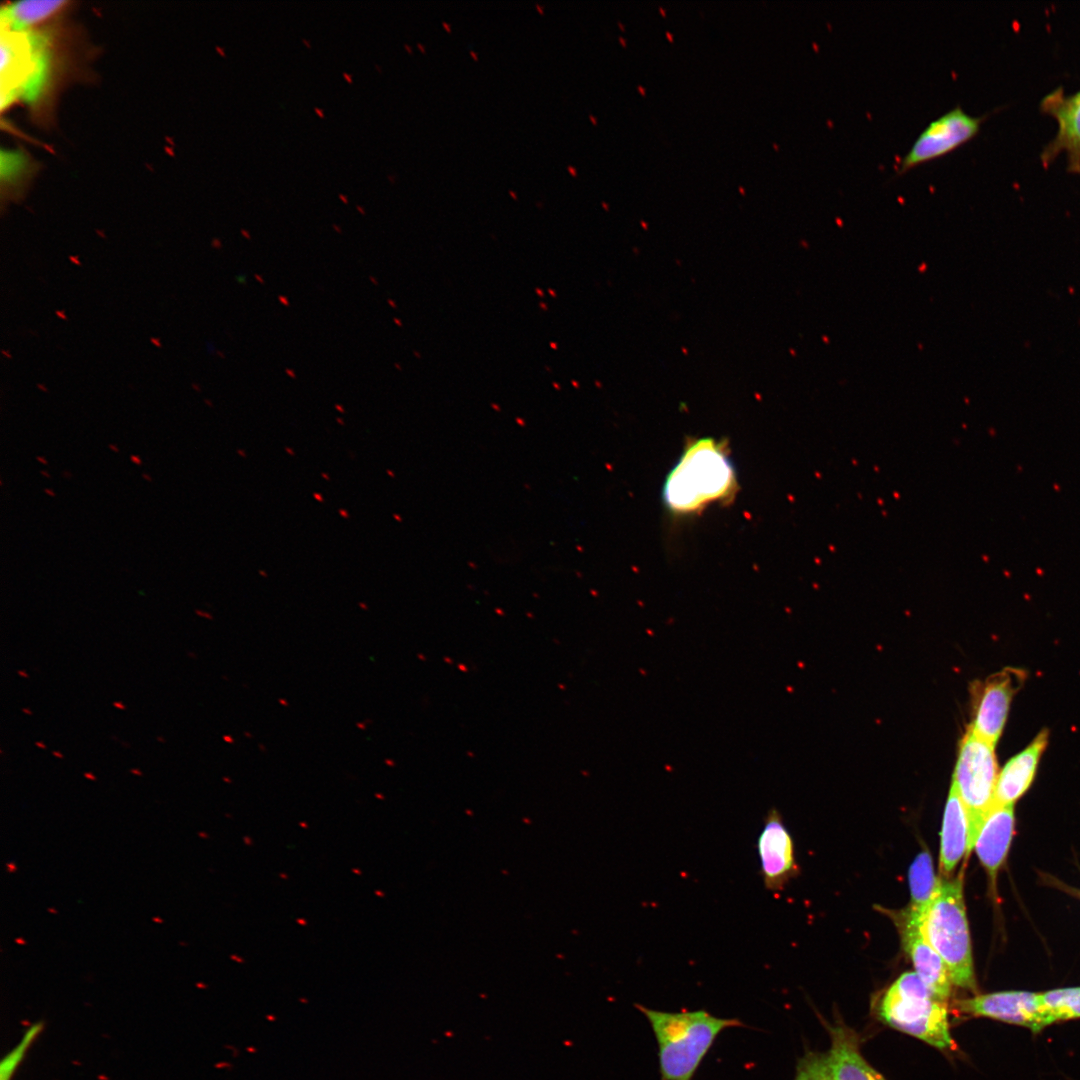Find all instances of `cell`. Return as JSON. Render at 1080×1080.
Wrapping results in <instances>:
<instances>
[{
    "label": "cell",
    "instance_id": "obj_1",
    "mask_svg": "<svg viewBox=\"0 0 1080 1080\" xmlns=\"http://www.w3.org/2000/svg\"><path fill=\"white\" fill-rule=\"evenodd\" d=\"M736 488V472L725 443L705 437L684 449L666 477L662 496L671 512L690 514L728 500Z\"/></svg>",
    "mask_w": 1080,
    "mask_h": 1080
},
{
    "label": "cell",
    "instance_id": "obj_2",
    "mask_svg": "<svg viewBox=\"0 0 1080 1080\" xmlns=\"http://www.w3.org/2000/svg\"><path fill=\"white\" fill-rule=\"evenodd\" d=\"M636 1006L655 1034L662 1080H692L716 1036L726 1028L743 1026L737 1019L718 1018L705 1010L663 1012Z\"/></svg>",
    "mask_w": 1080,
    "mask_h": 1080
},
{
    "label": "cell",
    "instance_id": "obj_3",
    "mask_svg": "<svg viewBox=\"0 0 1080 1080\" xmlns=\"http://www.w3.org/2000/svg\"><path fill=\"white\" fill-rule=\"evenodd\" d=\"M920 928L927 942L944 961L952 984L975 991L977 985L962 874L953 880H939Z\"/></svg>",
    "mask_w": 1080,
    "mask_h": 1080
},
{
    "label": "cell",
    "instance_id": "obj_4",
    "mask_svg": "<svg viewBox=\"0 0 1080 1080\" xmlns=\"http://www.w3.org/2000/svg\"><path fill=\"white\" fill-rule=\"evenodd\" d=\"M879 1015L889 1026L938 1049H951L946 1001L938 998L916 972L902 974L884 993Z\"/></svg>",
    "mask_w": 1080,
    "mask_h": 1080
},
{
    "label": "cell",
    "instance_id": "obj_5",
    "mask_svg": "<svg viewBox=\"0 0 1080 1080\" xmlns=\"http://www.w3.org/2000/svg\"><path fill=\"white\" fill-rule=\"evenodd\" d=\"M998 765L994 745L969 728L961 740L952 785L961 798L969 823V856L978 833L995 802Z\"/></svg>",
    "mask_w": 1080,
    "mask_h": 1080
},
{
    "label": "cell",
    "instance_id": "obj_6",
    "mask_svg": "<svg viewBox=\"0 0 1080 1080\" xmlns=\"http://www.w3.org/2000/svg\"><path fill=\"white\" fill-rule=\"evenodd\" d=\"M47 37L34 31L1 28V107L18 97L34 101L49 71Z\"/></svg>",
    "mask_w": 1080,
    "mask_h": 1080
},
{
    "label": "cell",
    "instance_id": "obj_7",
    "mask_svg": "<svg viewBox=\"0 0 1080 1080\" xmlns=\"http://www.w3.org/2000/svg\"><path fill=\"white\" fill-rule=\"evenodd\" d=\"M983 119L956 105L923 129L901 159L896 174L945 155L969 141L978 133Z\"/></svg>",
    "mask_w": 1080,
    "mask_h": 1080
},
{
    "label": "cell",
    "instance_id": "obj_8",
    "mask_svg": "<svg viewBox=\"0 0 1080 1080\" xmlns=\"http://www.w3.org/2000/svg\"><path fill=\"white\" fill-rule=\"evenodd\" d=\"M1024 679L1023 671L1006 668L973 687V721L969 729L994 745L1004 728L1009 707Z\"/></svg>",
    "mask_w": 1080,
    "mask_h": 1080
},
{
    "label": "cell",
    "instance_id": "obj_9",
    "mask_svg": "<svg viewBox=\"0 0 1080 1080\" xmlns=\"http://www.w3.org/2000/svg\"><path fill=\"white\" fill-rule=\"evenodd\" d=\"M955 1005L961 1013L1025 1026L1034 1032L1052 1024L1040 1004L1039 993L995 992L958 1000Z\"/></svg>",
    "mask_w": 1080,
    "mask_h": 1080
},
{
    "label": "cell",
    "instance_id": "obj_10",
    "mask_svg": "<svg viewBox=\"0 0 1080 1080\" xmlns=\"http://www.w3.org/2000/svg\"><path fill=\"white\" fill-rule=\"evenodd\" d=\"M1041 110L1052 116L1058 126L1055 137L1045 146L1041 160L1049 165L1064 153L1068 169L1080 172V91L1067 95L1062 88L1055 89L1041 101Z\"/></svg>",
    "mask_w": 1080,
    "mask_h": 1080
},
{
    "label": "cell",
    "instance_id": "obj_11",
    "mask_svg": "<svg viewBox=\"0 0 1080 1080\" xmlns=\"http://www.w3.org/2000/svg\"><path fill=\"white\" fill-rule=\"evenodd\" d=\"M757 851L766 889L779 891L797 874L792 838L776 809H771L765 818Z\"/></svg>",
    "mask_w": 1080,
    "mask_h": 1080
},
{
    "label": "cell",
    "instance_id": "obj_12",
    "mask_svg": "<svg viewBox=\"0 0 1080 1080\" xmlns=\"http://www.w3.org/2000/svg\"><path fill=\"white\" fill-rule=\"evenodd\" d=\"M920 923L905 912L902 915L900 929L904 949L912 960L916 974L938 998L947 1001L951 995L952 981L944 961L925 939Z\"/></svg>",
    "mask_w": 1080,
    "mask_h": 1080
},
{
    "label": "cell",
    "instance_id": "obj_13",
    "mask_svg": "<svg viewBox=\"0 0 1080 1080\" xmlns=\"http://www.w3.org/2000/svg\"><path fill=\"white\" fill-rule=\"evenodd\" d=\"M1014 827V805H994L976 838L977 856L993 882L1007 857Z\"/></svg>",
    "mask_w": 1080,
    "mask_h": 1080
},
{
    "label": "cell",
    "instance_id": "obj_14",
    "mask_svg": "<svg viewBox=\"0 0 1080 1080\" xmlns=\"http://www.w3.org/2000/svg\"><path fill=\"white\" fill-rule=\"evenodd\" d=\"M1047 743L1048 731L1044 729L1024 750L1005 764L998 774L994 805H1014L1027 791Z\"/></svg>",
    "mask_w": 1080,
    "mask_h": 1080
},
{
    "label": "cell",
    "instance_id": "obj_15",
    "mask_svg": "<svg viewBox=\"0 0 1080 1080\" xmlns=\"http://www.w3.org/2000/svg\"><path fill=\"white\" fill-rule=\"evenodd\" d=\"M969 823L964 804L951 785L946 802L940 847V872L949 876L963 856H967Z\"/></svg>",
    "mask_w": 1080,
    "mask_h": 1080
},
{
    "label": "cell",
    "instance_id": "obj_16",
    "mask_svg": "<svg viewBox=\"0 0 1080 1080\" xmlns=\"http://www.w3.org/2000/svg\"><path fill=\"white\" fill-rule=\"evenodd\" d=\"M831 1039L828 1057L835 1080H885L862 1057L852 1030L843 1025L833 1027Z\"/></svg>",
    "mask_w": 1080,
    "mask_h": 1080
},
{
    "label": "cell",
    "instance_id": "obj_17",
    "mask_svg": "<svg viewBox=\"0 0 1080 1080\" xmlns=\"http://www.w3.org/2000/svg\"><path fill=\"white\" fill-rule=\"evenodd\" d=\"M69 1L23 0L8 4L1 11V27L13 31H32L62 12Z\"/></svg>",
    "mask_w": 1080,
    "mask_h": 1080
},
{
    "label": "cell",
    "instance_id": "obj_18",
    "mask_svg": "<svg viewBox=\"0 0 1080 1080\" xmlns=\"http://www.w3.org/2000/svg\"><path fill=\"white\" fill-rule=\"evenodd\" d=\"M939 880L935 876L929 852L923 851L915 858L909 869L911 903L905 911L910 917L921 921L932 901Z\"/></svg>",
    "mask_w": 1080,
    "mask_h": 1080
},
{
    "label": "cell",
    "instance_id": "obj_19",
    "mask_svg": "<svg viewBox=\"0 0 1080 1080\" xmlns=\"http://www.w3.org/2000/svg\"><path fill=\"white\" fill-rule=\"evenodd\" d=\"M1039 1000L1052 1023L1080 1017V987L1039 993Z\"/></svg>",
    "mask_w": 1080,
    "mask_h": 1080
},
{
    "label": "cell",
    "instance_id": "obj_20",
    "mask_svg": "<svg viewBox=\"0 0 1080 1080\" xmlns=\"http://www.w3.org/2000/svg\"><path fill=\"white\" fill-rule=\"evenodd\" d=\"M43 1029L42 1022L33 1023L24 1032L20 1042L2 1059L0 1063V1080H11L18 1066L23 1061L30 1045L35 1041Z\"/></svg>",
    "mask_w": 1080,
    "mask_h": 1080
},
{
    "label": "cell",
    "instance_id": "obj_21",
    "mask_svg": "<svg viewBox=\"0 0 1080 1080\" xmlns=\"http://www.w3.org/2000/svg\"><path fill=\"white\" fill-rule=\"evenodd\" d=\"M795 1080H835L828 1053H809L801 1058Z\"/></svg>",
    "mask_w": 1080,
    "mask_h": 1080
},
{
    "label": "cell",
    "instance_id": "obj_22",
    "mask_svg": "<svg viewBox=\"0 0 1080 1080\" xmlns=\"http://www.w3.org/2000/svg\"><path fill=\"white\" fill-rule=\"evenodd\" d=\"M130 461L132 463L136 464L137 466L142 465V459H141V457L139 455H134V454L130 455Z\"/></svg>",
    "mask_w": 1080,
    "mask_h": 1080
},
{
    "label": "cell",
    "instance_id": "obj_23",
    "mask_svg": "<svg viewBox=\"0 0 1080 1080\" xmlns=\"http://www.w3.org/2000/svg\"><path fill=\"white\" fill-rule=\"evenodd\" d=\"M6 867L9 873H14L17 871V866L14 862H8L6 864Z\"/></svg>",
    "mask_w": 1080,
    "mask_h": 1080
},
{
    "label": "cell",
    "instance_id": "obj_24",
    "mask_svg": "<svg viewBox=\"0 0 1080 1080\" xmlns=\"http://www.w3.org/2000/svg\"><path fill=\"white\" fill-rule=\"evenodd\" d=\"M195 613H196V614H197L198 616H201V617H205V618H209V619H212V616H211L210 614H208V613H206V612H203V611H201V610L195 609Z\"/></svg>",
    "mask_w": 1080,
    "mask_h": 1080
},
{
    "label": "cell",
    "instance_id": "obj_25",
    "mask_svg": "<svg viewBox=\"0 0 1080 1080\" xmlns=\"http://www.w3.org/2000/svg\"><path fill=\"white\" fill-rule=\"evenodd\" d=\"M342 75H343V77L345 78V80H346V81H347L348 83H352V82H353V80H352V78H353V77H352V74H349V73H347V72H342Z\"/></svg>",
    "mask_w": 1080,
    "mask_h": 1080
},
{
    "label": "cell",
    "instance_id": "obj_26",
    "mask_svg": "<svg viewBox=\"0 0 1080 1080\" xmlns=\"http://www.w3.org/2000/svg\"><path fill=\"white\" fill-rule=\"evenodd\" d=\"M36 460L43 465H48V461L44 456H36Z\"/></svg>",
    "mask_w": 1080,
    "mask_h": 1080
},
{
    "label": "cell",
    "instance_id": "obj_27",
    "mask_svg": "<svg viewBox=\"0 0 1080 1080\" xmlns=\"http://www.w3.org/2000/svg\"><path fill=\"white\" fill-rule=\"evenodd\" d=\"M44 493L50 497L56 496V493L51 488H44Z\"/></svg>",
    "mask_w": 1080,
    "mask_h": 1080
},
{
    "label": "cell",
    "instance_id": "obj_28",
    "mask_svg": "<svg viewBox=\"0 0 1080 1080\" xmlns=\"http://www.w3.org/2000/svg\"><path fill=\"white\" fill-rule=\"evenodd\" d=\"M84 777L87 778V779L93 780V781H95L97 779L96 776L91 772H85Z\"/></svg>",
    "mask_w": 1080,
    "mask_h": 1080
},
{
    "label": "cell",
    "instance_id": "obj_29",
    "mask_svg": "<svg viewBox=\"0 0 1080 1080\" xmlns=\"http://www.w3.org/2000/svg\"><path fill=\"white\" fill-rule=\"evenodd\" d=\"M314 111H315V113H316V114H317L318 116H320L321 118H323V117L325 116V114H324V111H323V109H321V108H318V107H314Z\"/></svg>",
    "mask_w": 1080,
    "mask_h": 1080
},
{
    "label": "cell",
    "instance_id": "obj_30",
    "mask_svg": "<svg viewBox=\"0 0 1080 1080\" xmlns=\"http://www.w3.org/2000/svg\"><path fill=\"white\" fill-rule=\"evenodd\" d=\"M108 448H109V449H110L111 451L115 452V453H119V452H120V449H119V448H118V446H117V445H115V444H109V445H108Z\"/></svg>",
    "mask_w": 1080,
    "mask_h": 1080
},
{
    "label": "cell",
    "instance_id": "obj_31",
    "mask_svg": "<svg viewBox=\"0 0 1080 1080\" xmlns=\"http://www.w3.org/2000/svg\"><path fill=\"white\" fill-rule=\"evenodd\" d=\"M113 706H114V707H116V708H119V709H121V710H124V709H125V705H124V704H123L122 702H118V701H115V702L113 703Z\"/></svg>",
    "mask_w": 1080,
    "mask_h": 1080
},
{
    "label": "cell",
    "instance_id": "obj_32",
    "mask_svg": "<svg viewBox=\"0 0 1080 1080\" xmlns=\"http://www.w3.org/2000/svg\"><path fill=\"white\" fill-rule=\"evenodd\" d=\"M142 478L147 482H153V478L148 473H142Z\"/></svg>",
    "mask_w": 1080,
    "mask_h": 1080
},
{
    "label": "cell",
    "instance_id": "obj_33",
    "mask_svg": "<svg viewBox=\"0 0 1080 1080\" xmlns=\"http://www.w3.org/2000/svg\"><path fill=\"white\" fill-rule=\"evenodd\" d=\"M567 170L569 171V173H570V174H571L572 176H574V177H575V176H577V171H576V169H575L574 167H572V166H568V167H567Z\"/></svg>",
    "mask_w": 1080,
    "mask_h": 1080
},
{
    "label": "cell",
    "instance_id": "obj_34",
    "mask_svg": "<svg viewBox=\"0 0 1080 1080\" xmlns=\"http://www.w3.org/2000/svg\"><path fill=\"white\" fill-rule=\"evenodd\" d=\"M14 941H15V942H16L17 944H20V945H25V944H26V940H25L24 938H22V937H18V938H16V939H15Z\"/></svg>",
    "mask_w": 1080,
    "mask_h": 1080
},
{
    "label": "cell",
    "instance_id": "obj_35",
    "mask_svg": "<svg viewBox=\"0 0 1080 1080\" xmlns=\"http://www.w3.org/2000/svg\"><path fill=\"white\" fill-rule=\"evenodd\" d=\"M130 772H131L132 774H134V775H137V776H142V772H141V771H140L139 769H137V768H133V769H131V770H130Z\"/></svg>",
    "mask_w": 1080,
    "mask_h": 1080
},
{
    "label": "cell",
    "instance_id": "obj_36",
    "mask_svg": "<svg viewBox=\"0 0 1080 1080\" xmlns=\"http://www.w3.org/2000/svg\"><path fill=\"white\" fill-rule=\"evenodd\" d=\"M52 754H53V755H54L55 757L59 758V759H62V758H64V755H63L62 753H60L59 751H53V752H52Z\"/></svg>",
    "mask_w": 1080,
    "mask_h": 1080
},
{
    "label": "cell",
    "instance_id": "obj_37",
    "mask_svg": "<svg viewBox=\"0 0 1080 1080\" xmlns=\"http://www.w3.org/2000/svg\"><path fill=\"white\" fill-rule=\"evenodd\" d=\"M152 921L155 923H163V919L157 916L152 917Z\"/></svg>",
    "mask_w": 1080,
    "mask_h": 1080
},
{
    "label": "cell",
    "instance_id": "obj_38",
    "mask_svg": "<svg viewBox=\"0 0 1080 1080\" xmlns=\"http://www.w3.org/2000/svg\"><path fill=\"white\" fill-rule=\"evenodd\" d=\"M302 42H303V43H304V44H305V45H306V46H307L308 48H311V42H310V41H309L308 39L302 38Z\"/></svg>",
    "mask_w": 1080,
    "mask_h": 1080
},
{
    "label": "cell",
    "instance_id": "obj_39",
    "mask_svg": "<svg viewBox=\"0 0 1080 1080\" xmlns=\"http://www.w3.org/2000/svg\"><path fill=\"white\" fill-rule=\"evenodd\" d=\"M40 474H41L42 476L46 477V478H50V474H49V473H48V471H46V470H41V471H40Z\"/></svg>",
    "mask_w": 1080,
    "mask_h": 1080
},
{
    "label": "cell",
    "instance_id": "obj_40",
    "mask_svg": "<svg viewBox=\"0 0 1080 1080\" xmlns=\"http://www.w3.org/2000/svg\"><path fill=\"white\" fill-rule=\"evenodd\" d=\"M535 6H536V9L539 11L540 14H544V9H543V7L541 5L536 4Z\"/></svg>",
    "mask_w": 1080,
    "mask_h": 1080
},
{
    "label": "cell",
    "instance_id": "obj_41",
    "mask_svg": "<svg viewBox=\"0 0 1080 1080\" xmlns=\"http://www.w3.org/2000/svg\"><path fill=\"white\" fill-rule=\"evenodd\" d=\"M442 25L448 32H451V28H450V25L448 23L443 22Z\"/></svg>",
    "mask_w": 1080,
    "mask_h": 1080
},
{
    "label": "cell",
    "instance_id": "obj_42",
    "mask_svg": "<svg viewBox=\"0 0 1080 1080\" xmlns=\"http://www.w3.org/2000/svg\"><path fill=\"white\" fill-rule=\"evenodd\" d=\"M35 745H36L37 747H40V748H43V749H45V748H46V745H45V744H44L43 742H39V741H38V742H36V743H35Z\"/></svg>",
    "mask_w": 1080,
    "mask_h": 1080
},
{
    "label": "cell",
    "instance_id": "obj_43",
    "mask_svg": "<svg viewBox=\"0 0 1080 1080\" xmlns=\"http://www.w3.org/2000/svg\"><path fill=\"white\" fill-rule=\"evenodd\" d=\"M18 675H20V676H22L24 678H28V675H27V673L25 671H21V670L18 671Z\"/></svg>",
    "mask_w": 1080,
    "mask_h": 1080
},
{
    "label": "cell",
    "instance_id": "obj_44",
    "mask_svg": "<svg viewBox=\"0 0 1080 1080\" xmlns=\"http://www.w3.org/2000/svg\"><path fill=\"white\" fill-rule=\"evenodd\" d=\"M417 47H418V48L420 49V51H422L423 53L425 52V46H424V45H422L421 43H417Z\"/></svg>",
    "mask_w": 1080,
    "mask_h": 1080
},
{
    "label": "cell",
    "instance_id": "obj_45",
    "mask_svg": "<svg viewBox=\"0 0 1080 1080\" xmlns=\"http://www.w3.org/2000/svg\"><path fill=\"white\" fill-rule=\"evenodd\" d=\"M470 54L473 57V59L478 60V56L473 50H470Z\"/></svg>",
    "mask_w": 1080,
    "mask_h": 1080
},
{
    "label": "cell",
    "instance_id": "obj_46",
    "mask_svg": "<svg viewBox=\"0 0 1080 1080\" xmlns=\"http://www.w3.org/2000/svg\"><path fill=\"white\" fill-rule=\"evenodd\" d=\"M67 472H68V471H65V472L63 471L62 475H63V476H65L66 478H68V479H69V478H71V477H72V474H71V473H67Z\"/></svg>",
    "mask_w": 1080,
    "mask_h": 1080
},
{
    "label": "cell",
    "instance_id": "obj_47",
    "mask_svg": "<svg viewBox=\"0 0 1080 1080\" xmlns=\"http://www.w3.org/2000/svg\"><path fill=\"white\" fill-rule=\"evenodd\" d=\"M404 47H405V49H406V50H407V51H408L409 53H412V48H411V46H410V45H408V44H404Z\"/></svg>",
    "mask_w": 1080,
    "mask_h": 1080
},
{
    "label": "cell",
    "instance_id": "obj_48",
    "mask_svg": "<svg viewBox=\"0 0 1080 1080\" xmlns=\"http://www.w3.org/2000/svg\"><path fill=\"white\" fill-rule=\"evenodd\" d=\"M339 197H340V198L342 199V201H344L345 203H347V202H348V200H347V197H346V195H343V194H339Z\"/></svg>",
    "mask_w": 1080,
    "mask_h": 1080
},
{
    "label": "cell",
    "instance_id": "obj_49",
    "mask_svg": "<svg viewBox=\"0 0 1080 1080\" xmlns=\"http://www.w3.org/2000/svg\"><path fill=\"white\" fill-rule=\"evenodd\" d=\"M22 711H23L24 713L28 714V715H32V713H33V712H32L31 710H29V709H27V708H23V709H22Z\"/></svg>",
    "mask_w": 1080,
    "mask_h": 1080
},
{
    "label": "cell",
    "instance_id": "obj_50",
    "mask_svg": "<svg viewBox=\"0 0 1080 1080\" xmlns=\"http://www.w3.org/2000/svg\"><path fill=\"white\" fill-rule=\"evenodd\" d=\"M47 911L52 913V914H57L58 913V911L56 909H54V908H48Z\"/></svg>",
    "mask_w": 1080,
    "mask_h": 1080
},
{
    "label": "cell",
    "instance_id": "obj_51",
    "mask_svg": "<svg viewBox=\"0 0 1080 1080\" xmlns=\"http://www.w3.org/2000/svg\"><path fill=\"white\" fill-rule=\"evenodd\" d=\"M374 67L378 70L379 73H382V69L378 64L375 63Z\"/></svg>",
    "mask_w": 1080,
    "mask_h": 1080
},
{
    "label": "cell",
    "instance_id": "obj_52",
    "mask_svg": "<svg viewBox=\"0 0 1080 1080\" xmlns=\"http://www.w3.org/2000/svg\"><path fill=\"white\" fill-rule=\"evenodd\" d=\"M589 118H590L591 122H593V124L597 123L595 117L592 116L591 114L589 115Z\"/></svg>",
    "mask_w": 1080,
    "mask_h": 1080
},
{
    "label": "cell",
    "instance_id": "obj_53",
    "mask_svg": "<svg viewBox=\"0 0 1080 1080\" xmlns=\"http://www.w3.org/2000/svg\"><path fill=\"white\" fill-rule=\"evenodd\" d=\"M666 35H667V37H668V39H669L670 41H672V40H673V37H672V36H671V35H670V34H669L668 32L666 33Z\"/></svg>",
    "mask_w": 1080,
    "mask_h": 1080
},
{
    "label": "cell",
    "instance_id": "obj_54",
    "mask_svg": "<svg viewBox=\"0 0 1080 1080\" xmlns=\"http://www.w3.org/2000/svg\"><path fill=\"white\" fill-rule=\"evenodd\" d=\"M619 40L624 46H626V42H625V40L623 38H619Z\"/></svg>",
    "mask_w": 1080,
    "mask_h": 1080
},
{
    "label": "cell",
    "instance_id": "obj_55",
    "mask_svg": "<svg viewBox=\"0 0 1080 1080\" xmlns=\"http://www.w3.org/2000/svg\"><path fill=\"white\" fill-rule=\"evenodd\" d=\"M638 89H639V91H640V92L642 93V95H644V94H645V93H644V91H643V89H642V87H638Z\"/></svg>",
    "mask_w": 1080,
    "mask_h": 1080
},
{
    "label": "cell",
    "instance_id": "obj_56",
    "mask_svg": "<svg viewBox=\"0 0 1080 1080\" xmlns=\"http://www.w3.org/2000/svg\"><path fill=\"white\" fill-rule=\"evenodd\" d=\"M509 193H510L511 196H513L516 199V195L513 193V191H509Z\"/></svg>",
    "mask_w": 1080,
    "mask_h": 1080
},
{
    "label": "cell",
    "instance_id": "obj_57",
    "mask_svg": "<svg viewBox=\"0 0 1080 1080\" xmlns=\"http://www.w3.org/2000/svg\"><path fill=\"white\" fill-rule=\"evenodd\" d=\"M388 178L390 179V181L394 182V177H391V175H389Z\"/></svg>",
    "mask_w": 1080,
    "mask_h": 1080
},
{
    "label": "cell",
    "instance_id": "obj_58",
    "mask_svg": "<svg viewBox=\"0 0 1080 1080\" xmlns=\"http://www.w3.org/2000/svg\"><path fill=\"white\" fill-rule=\"evenodd\" d=\"M660 11L665 16V11L662 8H660Z\"/></svg>",
    "mask_w": 1080,
    "mask_h": 1080
},
{
    "label": "cell",
    "instance_id": "obj_59",
    "mask_svg": "<svg viewBox=\"0 0 1080 1080\" xmlns=\"http://www.w3.org/2000/svg\"><path fill=\"white\" fill-rule=\"evenodd\" d=\"M157 740L161 741V742H164V740L162 738H160V737H157Z\"/></svg>",
    "mask_w": 1080,
    "mask_h": 1080
},
{
    "label": "cell",
    "instance_id": "obj_60",
    "mask_svg": "<svg viewBox=\"0 0 1080 1080\" xmlns=\"http://www.w3.org/2000/svg\"><path fill=\"white\" fill-rule=\"evenodd\" d=\"M179 943H180V945H182V946H183V945H186V943H185V942H182V941H181V942H179Z\"/></svg>",
    "mask_w": 1080,
    "mask_h": 1080
}]
</instances>
